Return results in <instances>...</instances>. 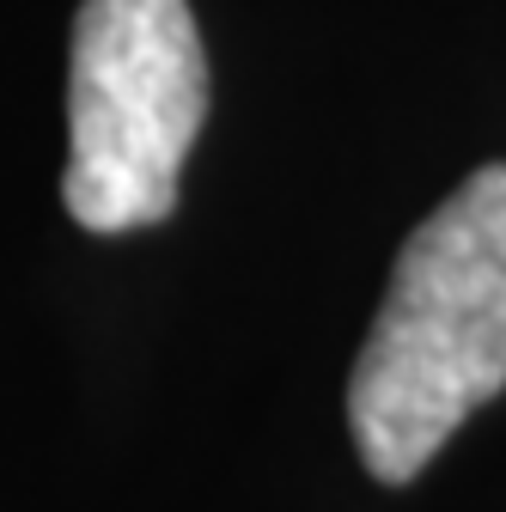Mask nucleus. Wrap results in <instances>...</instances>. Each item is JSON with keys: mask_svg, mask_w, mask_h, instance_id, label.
Here are the masks:
<instances>
[{"mask_svg": "<svg viewBox=\"0 0 506 512\" xmlns=\"http://www.w3.org/2000/svg\"><path fill=\"white\" fill-rule=\"evenodd\" d=\"M506 391V165L470 171L409 244L348 372L366 476L415 482L446 439Z\"/></svg>", "mask_w": 506, "mask_h": 512, "instance_id": "f257e3e1", "label": "nucleus"}, {"mask_svg": "<svg viewBox=\"0 0 506 512\" xmlns=\"http://www.w3.org/2000/svg\"><path fill=\"white\" fill-rule=\"evenodd\" d=\"M202 122L208 49L189 0H86L68 49V214L86 232L159 226Z\"/></svg>", "mask_w": 506, "mask_h": 512, "instance_id": "f03ea898", "label": "nucleus"}]
</instances>
